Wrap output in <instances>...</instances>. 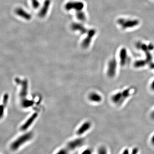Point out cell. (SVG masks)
<instances>
[{"mask_svg":"<svg viewBox=\"0 0 154 154\" xmlns=\"http://www.w3.org/2000/svg\"><path fill=\"white\" fill-rule=\"evenodd\" d=\"M119 60L121 66H123L127 62L128 55L127 50L125 48H123L119 52Z\"/></svg>","mask_w":154,"mask_h":154,"instance_id":"7c38bea8","label":"cell"},{"mask_svg":"<svg viewBox=\"0 0 154 154\" xmlns=\"http://www.w3.org/2000/svg\"><path fill=\"white\" fill-rule=\"evenodd\" d=\"M138 152H139V150L137 148H134L132 150L131 154H137V153H138Z\"/></svg>","mask_w":154,"mask_h":154,"instance_id":"d4e9b609","label":"cell"},{"mask_svg":"<svg viewBox=\"0 0 154 154\" xmlns=\"http://www.w3.org/2000/svg\"><path fill=\"white\" fill-rule=\"evenodd\" d=\"M8 100V96L7 95H5L3 98V104L4 105L6 106L7 105Z\"/></svg>","mask_w":154,"mask_h":154,"instance_id":"cb8c5ba5","label":"cell"},{"mask_svg":"<svg viewBox=\"0 0 154 154\" xmlns=\"http://www.w3.org/2000/svg\"><path fill=\"white\" fill-rule=\"evenodd\" d=\"M118 24L121 25L123 29L130 28L136 27L139 24V20L137 19H119L117 20Z\"/></svg>","mask_w":154,"mask_h":154,"instance_id":"3957f363","label":"cell"},{"mask_svg":"<svg viewBox=\"0 0 154 154\" xmlns=\"http://www.w3.org/2000/svg\"><path fill=\"white\" fill-rule=\"evenodd\" d=\"M117 69V61L115 59H112L109 61L107 67V75L110 77L115 76Z\"/></svg>","mask_w":154,"mask_h":154,"instance_id":"5b68a950","label":"cell"},{"mask_svg":"<svg viewBox=\"0 0 154 154\" xmlns=\"http://www.w3.org/2000/svg\"><path fill=\"white\" fill-rule=\"evenodd\" d=\"M51 4L50 0H45L44 2L43 5L39 12L38 15L41 18H44L47 15Z\"/></svg>","mask_w":154,"mask_h":154,"instance_id":"9c48e42d","label":"cell"},{"mask_svg":"<svg viewBox=\"0 0 154 154\" xmlns=\"http://www.w3.org/2000/svg\"></svg>","mask_w":154,"mask_h":154,"instance_id":"4dcf8cb0","label":"cell"},{"mask_svg":"<svg viewBox=\"0 0 154 154\" xmlns=\"http://www.w3.org/2000/svg\"><path fill=\"white\" fill-rule=\"evenodd\" d=\"M5 107V106L3 104L0 105V119L3 116Z\"/></svg>","mask_w":154,"mask_h":154,"instance_id":"7402d4cb","label":"cell"},{"mask_svg":"<svg viewBox=\"0 0 154 154\" xmlns=\"http://www.w3.org/2000/svg\"><path fill=\"white\" fill-rule=\"evenodd\" d=\"M151 117L152 119H154V110L151 113Z\"/></svg>","mask_w":154,"mask_h":154,"instance_id":"f546056e","label":"cell"},{"mask_svg":"<svg viewBox=\"0 0 154 154\" xmlns=\"http://www.w3.org/2000/svg\"><path fill=\"white\" fill-rule=\"evenodd\" d=\"M146 60L148 64H149L150 62H152L153 57L151 54L149 52H146Z\"/></svg>","mask_w":154,"mask_h":154,"instance_id":"ffe728a7","label":"cell"},{"mask_svg":"<svg viewBox=\"0 0 154 154\" xmlns=\"http://www.w3.org/2000/svg\"><path fill=\"white\" fill-rule=\"evenodd\" d=\"M15 13L17 15L26 20H30L32 16L28 12L21 7H18L15 10Z\"/></svg>","mask_w":154,"mask_h":154,"instance_id":"ba28073f","label":"cell"},{"mask_svg":"<svg viewBox=\"0 0 154 154\" xmlns=\"http://www.w3.org/2000/svg\"><path fill=\"white\" fill-rule=\"evenodd\" d=\"M15 80L16 83L21 86L19 96L22 106L25 108L31 107L34 104V102L26 98L28 93V81L27 80H21L19 78H15Z\"/></svg>","mask_w":154,"mask_h":154,"instance_id":"6da1fadb","label":"cell"},{"mask_svg":"<svg viewBox=\"0 0 154 154\" xmlns=\"http://www.w3.org/2000/svg\"><path fill=\"white\" fill-rule=\"evenodd\" d=\"M131 90L132 89L129 88L124 90L122 92L123 102H124L126 99H128L130 96Z\"/></svg>","mask_w":154,"mask_h":154,"instance_id":"e0dca14e","label":"cell"},{"mask_svg":"<svg viewBox=\"0 0 154 154\" xmlns=\"http://www.w3.org/2000/svg\"><path fill=\"white\" fill-rule=\"evenodd\" d=\"M123 154H129V150L128 149H125L124 150V151L123 152V153H122Z\"/></svg>","mask_w":154,"mask_h":154,"instance_id":"83f0119b","label":"cell"},{"mask_svg":"<svg viewBox=\"0 0 154 154\" xmlns=\"http://www.w3.org/2000/svg\"><path fill=\"white\" fill-rule=\"evenodd\" d=\"M71 28L74 31H78L82 34L87 33V29L84 27V25L80 23H74L71 25Z\"/></svg>","mask_w":154,"mask_h":154,"instance_id":"8fae6325","label":"cell"},{"mask_svg":"<svg viewBox=\"0 0 154 154\" xmlns=\"http://www.w3.org/2000/svg\"><path fill=\"white\" fill-rule=\"evenodd\" d=\"M149 64V67L150 69H154V63L153 62H151Z\"/></svg>","mask_w":154,"mask_h":154,"instance_id":"484cf974","label":"cell"},{"mask_svg":"<svg viewBox=\"0 0 154 154\" xmlns=\"http://www.w3.org/2000/svg\"><path fill=\"white\" fill-rule=\"evenodd\" d=\"M98 153L99 154H106L107 153V150H106L105 148L104 147H101L99 149Z\"/></svg>","mask_w":154,"mask_h":154,"instance_id":"603a6c76","label":"cell"},{"mask_svg":"<svg viewBox=\"0 0 154 154\" xmlns=\"http://www.w3.org/2000/svg\"><path fill=\"white\" fill-rule=\"evenodd\" d=\"M37 116H38V114L37 113H35L33 114L28 119V120L27 121H26L25 124H24L22 126V127L21 128V129L22 131H25L26 129H27L30 126V125H32V123L34 122V121L37 118Z\"/></svg>","mask_w":154,"mask_h":154,"instance_id":"30bf717a","label":"cell"},{"mask_svg":"<svg viewBox=\"0 0 154 154\" xmlns=\"http://www.w3.org/2000/svg\"><path fill=\"white\" fill-rule=\"evenodd\" d=\"M84 3L81 1H70L66 3L65 6V10L69 11L75 10L77 11L82 10L84 7Z\"/></svg>","mask_w":154,"mask_h":154,"instance_id":"277c9868","label":"cell"},{"mask_svg":"<svg viewBox=\"0 0 154 154\" xmlns=\"http://www.w3.org/2000/svg\"><path fill=\"white\" fill-rule=\"evenodd\" d=\"M33 7L34 9L38 8L40 6V3L38 0H31Z\"/></svg>","mask_w":154,"mask_h":154,"instance_id":"44dd1931","label":"cell"},{"mask_svg":"<svg viewBox=\"0 0 154 154\" xmlns=\"http://www.w3.org/2000/svg\"><path fill=\"white\" fill-rule=\"evenodd\" d=\"M148 64L146 60H141L136 61L134 63V66L135 68H139L145 66Z\"/></svg>","mask_w":154,"mask_h":154,"instance_id":"ac0fdd59","label":"cell"},{"mask_svg":"<svg viewBox=\"0 0 154 154\" xmlns=\"http://www.w3.org/2000/svg\"><path fill=\"white\" fill-rule=\"evenodd\" d=\"M137 47L144 51V52H149V51L153 50L154 49V45L153 44H149L148 45H146L144 44H137Z\"/></svg>","mask_w":154,"mask_h":154,"instance_id":"2e32d148","label":"cell"},{"mask_svg":"<svg viewBox=\"0 0 154 154\" xmlns=\"http://www.w3.org/2000/svg\"><path fill=\"white\" fill-rule=\"evenodd\" d=\"M33 137V134L31 132L27 133L20 136L12 143L11 145V148L13 150H17L20 147V146L32 139Z\"/></svg>","mask_w":154,"mask_h":154,"instance_id":"7a4b0ae2","label":"cell"},{"mask_svg":"<svg viewBox=\"0 0 154 154\" xmlns=\"http://www.w3.org/2000/svg\"><path fill=\"white\" fill-rule=\"evenodd\" d=\"M76 17L77 19L80 21L84 22L86 20V16L85 14L82 10L77 11L76 13Z\"/></svg>","mask_w":154,"mask_h":154,"instance_id":"d6986e66","label":"cell"},{"mask_svg":"<svg viewBox=\"0 0 154 154\" xmlns=\"http://www.w3.org/2000/svg\"><path fill=\"white\" fill-rule=\"evenodd\" d=\"M151 141L152 143L154 145V134L151 138Z\"/></svg>","mask_w":154,"mask_h":154,"instance_id":"f1b7e54d","label":"cell"},{"mask_svg":"<svg viewBox=\"0 0 154 154\" xmlns=\"http://www.w3.org/2000/svg\"><path fill=\"white\" fill-rule=\"evenodd\" d=\"M84 141L82 139H77L71 141L67 144L66 148L69 150H73L81 146L84 143Z\"/></svg>","mask_w":154,"mask_h":154,"instance_id":"52a82bcc","label":"cell"},{"mask_svg":"<svg viewBox=\"0 0 154 154\" xmlns=\"http://www.w3.org/2000/svg\"><path fill=\"white\" fill-rule=\"evenodd\" d=\"M91 126V124L90 122H84V124H82V125L80 126V127L77 130V134L78 135H82L90 129Z\"/></svg>","mask_w":154,"mask_h":154,"instance_id":"4fadbf2b","label":"cell"},{"mask_svg":"<svg viewBox=\"0 0 154 154\" xmlns=\"http://www.w3.org/2000/svg\"><path fill=\"white\" fill-rule=\"evenodd\" d=\"M150 87H151V89H152V90L154 91V80L151 83Z\"/></svg>","mask_w":154,"mask_h":154,"instance_id":"4316f807","label":"cell"},{"mask_svg":"<svg viewBox=\"0 0 154 154\" xmlns=\"http://www.w3.org/2000/svg\"><path fill=\"white\" fill-rule=\"evenodd\" d=\"M96 34V30L94 29H92L88 31L87 36L83 40L81 44V46L83 48L87 49L88 48L91 42L92 38L94 37Z\"/></svg>","mask_w":154,"mask_h":154,"instance_id":"8992f818","label":"cell"},{"mask_svg":"<svg viewBox=\"0 0 154 154\" xmlns=\"http://www.w3.org/2000/svg\"><path fill=\"white\" fill-rule=\"evenodd\" d=\"M111 100L114 104L120 105L123 103L122 92H119L113 95L111 97Z\"/></svg>","mask_w":154,"mask_h":154,"instance_id":"5bb4252c","label":"cell"},{"mask_svg":"<svg viewBox=\"0 0 154 154\" xmlns=\"http://www.w3.org/2000/svg\"><path fill=\"white\" fill-rule=\"evenodd\" d=\"M90 100L92 102L95 103H99L102 102V97L100 95L96 92H92L88 96Z\"/></svg>","mask_w":154,"mask_h":154,"instance_id":"9a60e30c","label":"cell"}]
</instances>
